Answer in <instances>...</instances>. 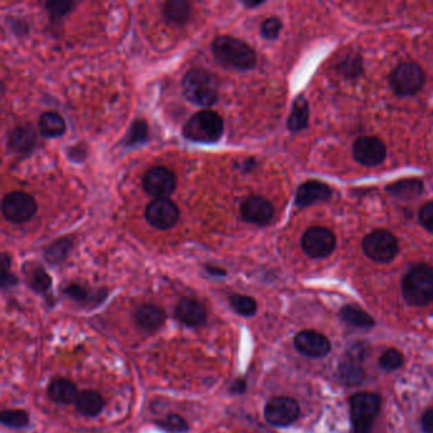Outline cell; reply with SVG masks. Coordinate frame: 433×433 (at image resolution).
Masks as SVG:
<instances>
[{"instance_id": "12", "label": "cell", "mask_w": 433, "mask_h": 433, "mask_svg": "<svg viewBox=\"0 0 433 433\" xmlns=\"http://www.w3.org/2000/svg\"><path fill=\"white\" fill-rule=\"evenodd\" d=\"M145 217L154 228L168 230L177 224L179 219V209L169 199H154L145 210Z\"/></svg>"}, {"instance_id": "6", "label": "cell", "mask_w": 433, "mask_h": 433, "mask_svg": "<svg viewBox=\"0 0 433 433\" xmlns=\"http://www.w3.org/2000/svg\"><path fill=\"white\" fill-rule=\"evenodd\" d=\"M423 69L413 61L401 63L390 75V87L396 96L408 97L417 94L425 85Z\"/></svg>"}, {"instance_id": "29", "label": "cell", "mask_w": 433, "mask_h": 433, "mask_svg": "<svg viewBox=\"0 0 433 433\" xmlns=\"http://www.w3.org/2000/svg\"><path fill=\"white\" fill-rule=\"evenodd\" d=\"M339 375L347 385H360L365 379V370L362 369L359 361L350 360L339 365Z\"/></svg>"}, {"instance_id": "3", "label": "cell", "mask_w": 433, "mask_h": 433, "mask_svg": "<svg viewBox=\"0 0 433 433\" xmlns=\"http://www.w3.org/2000/svg\"><path fill=\"white\" fill-rule=\"evenodd\" d=\"M401 291L405 301L413 306H425L433 301V267L413 265L401 282Z\"/></svg>"}, {"instance_id": "19", "label": "cell", "mask_w": 433, "mask_h": 433, "mask_svg": "<svg viewBox=\"0 0 433 433\" xmlns=\"http://www.w3.org/2000/svg\"><path fill=\"white\" fill-rule=\"evenodd\" d=\"M137 324L149 332H154L161 328L165 321V313L159 306L155 305H143L135 313Z\"/></svg>"}, {"instance_id": "25", "label": "cell", "mask_w": 433, "mask_h": 433, "mask_svg": "<svg viewBox=\"0 0 433 433\" xmlns=\"http://www.w3.org/2000/svg\"><path fill=\"white\" fill-rule=\"evenodd\" d=\"M386 191L401 200H412L423 191V182L419 179H403L394 185H387Z\"/></svg>"}, {"instance_id": "18", "label": "cell", "mask_w": 433, "mask_h": 433, "mask_svg": "<svg viewBox=\"0 0 433 433\" xmlns=\"http://www.w3.org/2000/svg\"><path fill=\"white\" fill-rule=\"evenodd\" d=\"M37 144V135L32 126L21 125L10 131L8 149L14 154H28Z\"/></svg>"}, {"instance_id": "4", "label": "cell", "mask_w": 433, "mask_h": 433, "mask_svg": "<svg viewBox=\"0 0 433 433\" xmlns=\"http://www.w3.org/2000/svg\"><path fill=\"white\" fill-rule=\"evenodd\" d=\"M224 134V121L221 116L211 110L194 113L185 122L182 135L197 144H215Z\"/></svg>"}, {"instance_id": "1", "label": "cell", "mask_w": 433, "mask_h": 433, "mask_svg": "<svg viewBox=\"0 0 433 433\" xmlns=\"http://www.w3.org/2000/svg\"><path fill=\"white\" fill-rule=\"evenodd\" d=\"M214 57L223 64L241 72L252 70L257 64V54L245 41L233 36H217L211 43Z\"/></svg>"}, {"instance_id": "33", "label": "cell", "mask_w": 433, "mask_h": 433, "mask_svg": "<svg viewBox=\"0 0 433 433\" xmlns=\"http://www.w3.org/2000/svg\"><path fill=\"white\" fill-rule=\"evenodd\" d=\"M157 425L163 428L164 431L170 433H185L190 428L185 418L181 417L178 414H169L168 417L158 421Z\"/></svg>"}, {"instance_id": "5", "label": "cell", "mask_w": 433, "mask_h": 433, "mask_svg": "<svg viewBox=\"0 0 433 433\" xmlns=\"http://www.w3.org/2000/svg\"><path fill=\"white\" fill-rule=\"evenodd\" d=\"M350 407L353 433H371L381 408L380 395L375 393L354 394L350 401Z\"/></svg>"}, {"instance_id": "11", "label": "cell", "mask_w": 433, "mask_h": 433, "mask_svg": "<svg viewBox=\"0 0 433 433\" xmlns=\"http://www.w3.org/2000/svg\"><path fill=\"white\" fill-rule=\"evenodd\" d=\"M300 416L297 401L289 396H276L267 401L265 418L267 423L276 427L292 425Z\"/></svg>"}, {"instance_id": "32", "label": "cell", "mask_w": 433, "mask_h": 433, "mask_svg": "<svg viewBox=\"0 0 433 433\" xmlns=\"http://www.w3.org/2000/svg\"><path fill=\"white\" fill-rule=\"evenodd\" d=\"M1 423L10 428H23L30 423L28 414L22 410H6L0 414Z\"/></svg>"}, {"instance_id": "13", "label": "cell", "mask_w": 433, "mask_h": 433, "mask_svg": "<svg viewBox=\"0 0 433 433\" xmlns=\"http://www.w3.org/2000/svg\"><path fill=\"white\" fill-rule=\"evenodd\" d=\"M353 157L363 165L375 167L385 161V144L377 137H360L353 144Z\"/></svg>"}, {"instance_id": "42", "label": "cell", "mask_w": 433, "mask_h": 433, "mask_svg": "<svg viewBox=\"0 0 433 433\" xmlns=\"http://www.w3.org/2000/svg\"><path fill=\"white\" fill-rule=\"evenodd\" d=\"M232 393L234 394H243L247 390V383L244 379H238L236 381H234L233 386L230 387Z\"/></svg>"}, {"instance_id": "31", "label": "cell", "mask_w": 433, "mask_h": 433, "mask_svg": "<svg viewBox=\"0 0 433 433\" xmlns=\"http://www.w3.org/2000/svg\"><path fill=\"white\" fill-rule=\"evenodd\" d=\"M149 137V128L144 120H137L130 128L126 137L123 139V144L126 146H135L137 144H144Z\"/></svg>"}, {"instance_id": "45", "label": "cell", "mask_w": 433, "mask_h": 433, "mask_svg": "<svg viewBox=\"0 0 433 433\" xmlns=\"http://www.w3.org/2000/svg\"><path fill=\"white\" fill-rule=\"evenodd\" d=\"M261 4H262V1H243V6H245L247 8H254Z\"/></svg>"}, {"instance_id": "26", "label": "cell", "mask_w": 433, "mask_h": 433, "mask_svg": "<svg viewBox=\"0 0 433 433\" xmlns=\"http://www.w3.org/2000/svg\"><path fill=\"white\" fill-rule=\"evenodd\" d=\"M163 13L172 23L183 24L192 14L191 4L185 0H170L163 6Z\"/></svg>"}, {"instance_id": "7", "label": "cell", "mask_w": 433, "mask_h": 433, "mask_svg": "<svg viewBox=\"0 0 433 433\" xmlns=\"http://www.w3.org/2000/svg\"><path fill=\"white\" fill-rule=\"evenodd\" d=\"M362 249L367 257L379 263H389L399 252L396 236L389 230L377 229L365 236Z\"/></svg>"}, {"instance_id": "16", "label": "cell", "mask_w": 433, "mask_h": 433, "mask_svg": "<svg viewBox=\"0 0 433 433\" xmlns=\"http://www.w3.org/2000/svg\"><path fill=\"white\" fill-rule=\"evenodd\" d=\"M332 191L328 185L319 181H309L297 188L295 203L297 208H306L315 202L328 201Z\"/></svg>"}, {"instance_id": "21", "label": "cell", "mask_w": 433, "mask_h": 433, "mask_svg": "<svg viewBox=\"0 0 433 433\" xmlns=\"http://www.w3.org/2000/svg\"><path fill=\"white\" fill-rule=\"evenodd\" d=\"M78 395L77 386L66 379H55L48 386V396L59 404L75 403Z\"/></svg>"}, {"instance_id": "34", "label": "cell", "mask_w": 433, "mask_h": 433, "mask_svg": "<svg viewBox=\"0 0 433 433\" xmlns=\"http://www.w3.org/2000/svg\"><path fill=\"white\" fill-rule=\"evenodd\" d=\"M404 362L403 353L396 348H389L380 357V366L386 371H394L401 367Z\"/></svg>"}, {"instance_id": "43", "label": "cell", "mask_w": 433, "mask_h": 433, "mask_svg": "<svg viewBox=\"0 0 433 433\" xmlns=\"http://www.w3.org/2000/svg\"><path fill=\"white\" fill-rule=\"evenodd\" d=\"M205 270H206V272L211 274V276H214V277H225L226 276V271H225L224 268H220V267H216V265H208L205 267Z\"/></svg>"}, {"instance_id": "17", "label": "cell", "mask_w": 433, "mask_h": 433, "mask_svg": "<svg viewBox=\"0 0 433 433\" xmlns=\"http://www.w3.org/2000/svg\"><path fill=\"white\" fill-rule=\"evenodd\" d=\"M206 316L205 306L194 299L185 297L177 305V319L188 327H200L206 321Z\"/></svg>"}, {"instance_id": "23", "label": "cell", "mask_w": 433, "mask_h": 433, "mask_svg": "<svg viewBox=\"0 0 433 433\" xmlns=\"http://www.w3.org/2000/svg\"><path fill=\"white\" fill-rule=\"evenodd\" d=\"M39 130L43 137L55 139L63 137L66 131L64 119L57 112H45L39 120Z\"/></svg>"}, {"instance_id": "8", "label": "cell", "mask_w": 433, "mask_h": 433, "mask_svg": "<svg viewBox=\"0 0 433 433\" xmlns=\"http://www.w3.org/2000/svg\"><path fill=\"white\" fill-rule=\"evenodd\" d=\"M3 216L13 224H23L37 212V202L33 196L22 191L8 193L1 205Z\"/></svg>"}, {"instance_id": "44", "label": "cell", "mask_w": 433, "mask_h": 433, "mask_svg": "<svg viewBox=\"0 0 433 433\" xmlns=\"http://www.w3.org/2000/svg\"><path fill=\"white\" fill-rule=\"evenodd\" d=\"M254 165H256V161H254L253 158H250V159L243 161L241 170H243V172H249V170H252V169L254 168Z\"/></svg>"}, {"instance_id": "36", "label": "cell", "mask_w": 433, "mask_h": 433, "mask_svg": "<svg viewBox=\"0 0 433 433\" xmlns=\"http://www.w3.org/2000/svg\"><path fill=\"white\" fill-rule=\"evenodd\" d=\"M282 30V22L276 18V17H271V18H267L265 22L261 26V33H262V37L265 40H276Z\"/></svg>"}, {"instance_id": "27", "label": "cell", "mask_w": 433, "mask_h": 433, "mask_svg": "<svg viewBox=\"0 0 433 433\" xmlns=\"http://www.w3.org/2000/svg\"><path fill=\"white\" fill-rule=\"evenodd\" d=\"M341 318L356 328H371L375 325L374 318L357 306L347 305L341 310Z\"/></svg>"}, {"instance_id": "22", "label": "cell", "mask_w": 433, "mask_h": 433, "mask_svg": "<svg viewBox=\"0 0 433 433\" xmlns=\"http://www.w3.org/2000/svg\"><path fill=\"white\" fill-rule=\"evenodd\" d=\"M26 281L36 292H46L51 288V277L42 265L37 263H26L23 268Z\"/></svg>"}, {"instance_id": "40", "label": "cell", "mask_w": 433, "mask_h": 433, "mask_svg": "<svg viewBox=\"0 0 433 433\" xmlns=\"http://www.w3.org/2000/svg\"><path fill=\"white\" fill-rule=\"evenodd\" d=\"M419 223L428 232L433 233V202H427L419 210Z\"/></svg>"}, {"instance_id": "2", "label": "cell", "mask_w": 433, "mask_h": 433, "mask_svg": "<svg viewBox=\"0 0 433 433\" xmlns=\"http://www.w3.org/2000/svg\"><path fill=\"white\" fill-rule=\"evenodd\" d=\"M182 90L185 99L193 105L210 107L219 101V79L206 69L194 68L185 72Z\"/></svg>"}, {"instance_id": "15", "label": "cell", "mask_w": 433, "mask_h": 433, "mask_svg": "<svg viewBox=\"0 0 433 433\" xmlns=\"http://www.w3.org/2000/svg\"><path fill=\"white\" fill-rule=\"evenodd\" d=\"M241 215L247 223L263 226L272 221L274 209L272 203L265 200V197L250 196L243 201L241 205Z\"/></svg>"}, {"instance_id": "41", "label": "cell", "mask_w": 433, "mask_h": 433, "mask_svg": "<svg viewBox=\"0 0 433 433\" xmlns=\"http://www.w3.org/2000/svg\"><path fill=\"white\" fill-rule=\"evenodd\" d=\"M421 425L425 433H433V408L427 410L421 419Z\"/></svg>"}, {"instance_id": "10", "label": "cell", "mask_w": 433, "mask_h": 433, "mask_svg": "<svg viewBox=\"0 0 433 433\" xmlns=\"http://www.w3.org/2000/svg\"><path fill=\"white\" fill-rule=\"evenodd\" d=\"M176 185V174L161 165L148 169L143 177L145 192L154 199H168L174 192Z\"/></svg>"}, {"instance_id": "35", "label": "cell", "mask_w": 433, "mask_h": 433, "mask_svg": "<svg viewBox=\"0 0 433 433\" xmlns=\"http://www.w3.org/2000/svg\"><path fill=\"white\" fill-rule=\"evenodd\" d=\"M75 6L77 3H72V1H48L45 4L48 16L52 21L61 19L65 16H68Z\"/></svg>"}, {"instance_id": "24", "label": "cell", "mask_w": 433, "mask_h": 433, "mask_svg": "<svg viewBox=\"0 0 433 433\" xmlns=\"http://www.w3.org/2000/svg\"><path fill=\"white\" fill-rule=\"evenodd\" d=\"M309 105L304 96H299L292 103L291 113L288 119V128L292 132H299L308 126Z\"/></svg>"}, {"instance_id": "9", "label": "cell", "mask_w": 433, "mask_h": 433, "mask_svg": "<svg viewBox=\"0 0 433 433\" xmlns=\"http://www.w3.org/2000/svg\"><path fill=\"white\" fill-rule=\"evenodd\" d=\"M336 235L324 226H312L301 238V247L312 258L328 257L336 248Z\"/></svg>"}, {"instance_id": "38", "label": "cell", "mask_w": 433, "mask_h": 433, "mask_svg": "<svg viewBox=\"0 0 433 433\" xmlns=\"http://www.w3.org/2000/svg\"><path fill=\"white\" fill-rule=\"evenodd\" d=\"M342 72L347 78H354L362 72V61L360 57L350 55L342 64Z\"/></svg>"}, {"instance_id": "20", "label": "cell", "mask_w": 433, "mask_h": 433, "mask_svg": "<svg viewBox=\"0 0 433 433\" xmlns=\"http://www.w3.org/2000/svg\"><path fill=\"white\" fill-rule=\"evenodd\" d=\"M77 410L81 412L85 417H97L105 410V401L103 396L94 390H84L81 392L77 401Z\"/></svg>"}, {"instance_id": "39", "label": "cell", "mask_w": 433, "mask_h": 433, "mask_svg": "<svg viewBox=\"0 0 433 433\" xmlns=\"http://www.w3.org/2000/svg\"><path fill=\"white\" fill-rule=\"evenodd\" d=\"M64 294L75 301H84L88 299V291L79 283H69L64 289Z\"/></svg>"}, {"instance_id": "14", "label": "cell", "mask_w": 433, "mask_h": 433, "mask_svg": "<svg viewBox=\"0 0 433 433\" xmlns=\"http://www.w3.org/2000/svg\"><path fill=\"white\" fill-rule=\"evenodd\" d=\"M294 343L299 352L313 359L324 357L332 350L328 338L315 330H303L297 333Z\"/></svg>"}, {"instance_id": "37", "label": "cell", "mask_w": 433, "mask_h": 433, "mask_svg": "<svg viewBox=\"0 0 433 433\" xmlns=\"http://www.w3.org/2000/svg\"><path fill=\"white\" fill-rule=\"evenodd\" d=\"M9 270H10V259L6 253H3L1 256V288L3 290L9 289L17 285L18 282L16 274H13Z\"/></svg>"}, {"instance_id": "28", "label": "cell", "mask_w": 433, "mask_h": 433, "mask_svg": "<svg viewBox=\"0 0 433 433\" xmlns=\"http://www.w3.org/2000/svg\"><path fill=\"white\" fill-rule=\"evenodd\" d=\"M72 248V241L69 238H61L48 245V248L45 252V259L50 265H59L64 262Z\"/></svg>"}, {"instance_id": "30", "label": "cell", "mask_w": 433, "mask_h": 433, "mask_svg": "<svg viewBox=\"0 0 433 433\" xmlns=\"http://www.w3.org/2000/svg\"><path fill=\"white\" fill-rule=\"evenodd\" d=\"M234 312L241 316H253L257 313V303L253 297L234 294L229 297Z\"/></svg>"}]
</instances>
